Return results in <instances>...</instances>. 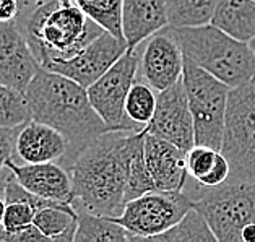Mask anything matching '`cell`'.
I'll return each mask as SVG.
<instances>
[{
	"label": "cell",
	"instance_id": "2e32d148",
	"mask_svg": "<svg viewBox=\"0 0 255 242\" xmlns=\"http://www.w3.org/2000/svg\"><path fill=\"white\" fill-rule=\"evenodd\" d=\"M68 151V141L57 128L29 119L21 123L15 138L13 161L47 163L60 161Z\"/></svg>",
	"mask_w": 255,
	"mask_h": 242
},
{
	"label": "cell",
	"instance_id": "d6986e66",
	"mask_svg": "<svg viewBox=\"0 0 255 242\" xmlns=\"http://www.w3.org/2000/svg\"><path fill=\"white\" fill-rule=\"evenodd\" d=\"M77 212V233L73 242H135L132 233L108 216L95 215L83 208Z\"/></svg>",
	"mask_w": 255,
	"mask_h": 242
},
{
	"label": "cell",
	"instance_id": "30bf717a",
	"mask_svg": "<svg viewBox=\"0 0 255 242\" xmlns=\"http://www.w3.org/2000/svg\"><path fill=\"white\" fill-rule=\"evenodd\" d=\"M145 132L171 141L184 151L195 145L194 119L182 77L169 88L156 93V108L151 121L145 125Z\"/></svg>",
	"mask_w": 255,
	"mask_h": 242
},
{
	"label": "cell",
	"instance_id": "8fae6325",
	"mask_svg": "<svg viewBox=\"0 0 255 242\" xmlns=\"http://www.w3.org/2000/svg\"><path fill=\"white\" fill-rule=\"evenodd\" d=\"M127 51L126 41L116 38L109 31H101L82 51L70 59L49 62L46 70L72 78L85 88L98 80L121 55Z\"/></svg>",
	"mask_w": 255,
	"mask_h": 242
},
{
	"label": "cell",
	"instance_id": "ffe728a7",
	"mask_svg": "<svg viewBox=\"0 0 255 242\" xmlns=\"http://www.w3.org/2000/svg\"><path fill=\"white\" fill-rule=\"evenodd\" d=\"M33 225L47 241L73 242L77 233V212L70 202L51 205L34 213Z\"/></svg>",
	"mask_w": 255,
	"mask_h": 242
},
{
	"label": "cell",
	"instance_id": "e0dca14e",
	"mask_svg": "<svg viewBox=\"0 0 255 242\" xmlns=\"http://www.w3.org/2000/svg\"><path fill=\"white\" fill-rule=\"evenodd\" d=\"M121 24L127 51H132L167 26L166 0H122Z\"/></svg>",
	"mask_w": 255,
	"mask_h": 242
},
{
	"label": "cell",
	"instance_id": "d4e9b609",
	"mask_svg": "<svg viewBox=\"0 0 255 242\" xmlns=\"http://www.w3.org/2000/svg\"><path fill=\"white\" fill-rule=\"evenodd\" d=\"M75 3L90 20L99 24L104 31H109L116 38L124 39L121 24L122 0H75Z\"/></svg>",
	"mask_w": 255,
	"mask_h": 242
},
{
	"label": "cell",
	"instance_id": "1f68e13d",
	"mask_svg": "<svg viewBox=\"0 0 255 242\" xmlns=\"http://www.w3.org/2000/svg\"><path fill=\"white\" fill-rule=\"evenodd\" d=\"M18 15L16 0H0V23L15 21Z\"/></svg>",
	"mask_w": 255,
	"mask_h": 242
},
{
	"label": "cell",
	"instance_id": "4316f807",
	"mask_svg": "<svg viewBox=\"0 0 255 242\" xmlns=\"http://www.w3.org/2000/svg\"><path fill=\"white\" fill-rule=\"evenodd\" d=\"M220 150L205 146V145H194L185 151V167H187L189 176L198 181L213 167L216 156Z\"/></svg>",
	"mask_w": 255,
	"mask_h": 242
},
{
	"label": "cell",
	"instance_id": "44dd1931",
	"mask_svg": "<svg viewBox=\"0 0 255 242\" xmlns=\"http://www.w3.org/2000/svg\"><path fill=\"white\" fill-rule=\"evenodd\" d=\"M143 138L145 128L133 130L128 136V164H127V185H126V203L128 200L140 197L146 192H151L154 182L151 179L145 161V150H143Z\"/></svg>",
	"mask_w": 255,
	"mask_h": 242
},
{
	"label": "cell",
	"instance_id": "f1b7e54d",
	"mask_svg": "<svg viewBox=\"0 0 255 242\" xmlns=\"http://www.w3.org/2000/svg\"><path fill=\"white\" fill-rule=\"evenodd\" d=\"M228 177H229V163H228V159L223 156V153L220 151L216 156L213 167H211L202 179H198L197 182L200 184L202 187L210 189V187H216V185L226 182Z\"/></svg>",
	"mask_w": 255,
	"mask_h": 242
},
{
	"label": "cell",
	"instance_id": "3957f363",
	"mask_svg": "<svg viewBox=\"0 0 255 242\" xmlns=\"http://www.w3.org/2000/svg\"><path fill=\"white\" fill-rule=\"evenodd\" d=\"M15 24L21 31L39 67L73 57L101 33L75 0H49Z\"/></svg>",
	"mask_w": 255,
	"mask_h": 242
},
{
	"label": "cell",
	"instance_id": "7402d4cb",
	"mask_svg": "<svg viewBox=\"0 0 255 242\" xmlns=\"http://www.w3.org/2000/svg\"><path fill=\"white\" fill-rule=\"evenodd\" d=\"M220 0H166L167 26H202L211 21Z\"/></svg>",
	"mask_w": 255,
	"mask_h": 242
},
{
	"label": "cell",
	"instance_id": "f546056e",
	"mask_svg": "<svg viewBox=\"0 0 255 242\" xmlns=\"http://www.w3.org/2000/svg\"><path fill=\"white\" fill-rule=\"evenodd\" d=\"M18 127H0V172L5 167L7 159L13 158V150H15V138L18 133Z\"/></svg>",
	"mask_w": 255,
	"mask_h": 242
},
{
	"label": "cell",
	"instance_id": "ba28073f",
	"mask_svg": "<svg viewBox=\"0 0 255 242\" xmlns=\"http://www.w3.org/2000/svg\"><path fill=\"white\" fill-rule=\"evenodd\" d=\"M194 208V200L182 190H151L128 200L121 216L113 218L135 241H150L153 236L167 231Z\"/></svg>",
	"mask_w": 255,
	"mask_h": 242
},
{
	"label": "cell",
	"instance_id": "5bb4252c",
	"mask_svg": "<svg viewBox=\"0 0 255 242\" xmlns=\"http://www.w3.org/2000/svg\"><path fill=\"white\" fill-rule=\"evenodd\" d=\"M5 166L11 171L16 182L34 195L49 200L70 202L72 177L67 167L57 161L47 163H16L7 159Z\"/></svg>",
	"mask_w": 255,
	"mask_h": 242
},
{
	"label": "cell",
	"instance_id": "d6a6232c",
	"mask_svg": "<svg viewBox=\"0 0 255 242\" xmlns=\"http://www.w3.org/2000/svg\"><path fill=\"white\" fill-rule=\"evenodd\" d=\"M18 2V15L16 18H21L24 15L31 13L33 10H36L38 7H41L42 3L49 2V0H16ZM15 18V20H16Z\"/></svg>",
	"mask_w": 255,
	"mask_h": 242
},
{
	"label": "cell",
	"instance_id": "603a6c76",
	"mask_svg": "<svg viewBox=\"0 0 255 242\" xmlns=\"http://www.w3.org/2000/svg\"><path fill=\"white\" fill-rule=\"evenodd\" d=\"M150 241L156 242H216L215 234L211 233L210 226L205 218L197 212L195 208H190L176 225L171 226L167 231L158 236H153Z\"/></svg>",
	"mask_w": 255,
	"mask_h": 242
},
{
	"label": "cell",
	"instance_id": "e575fe53",
	"mask_svg": "<svg viewBox=\"0 0 255 242\" xmlns=\"http://www.w3.org/2000/svg\"><path fill=\"white\" fill-rule=\"evenodd\" d=\"M5 197L0 195V226H2V221H3V213H5Z\"/></svg>",
	"mask_w": 255,
	"mask_h": 242
},
{
	"label": "cell",
	"instance_id": "ac0fdd59",
	"mask_svg": "<svg viewBox=\"0 0 255 242\" xmlns=\"http://www.w3.org/2000/svg\"><path fill=\"white\" fill-rule=\"evenodd\" d=\"M210 23L231 38L249 42L255 36V0H220Z\"/></svg>",
	"mask_w": 255,
	"mask_h": 242
},
{
	"label": "cell",
	"instance_id": "836d02e7",
	"mask_svg": "<svg viewBox=\"0 0 255 242\" xmlns=\"http://www.w3.org/2000/svg\"><path fill=\"white\" fill-rule=\"evenodd\" d=\"M242 242H255V223H249L241 231Z\"/></svg>",
	"mask_w": 255,
	"mask_h": 242
},
{
	"label": "cell",
	"instance_id": "52a82bcc",
	"mask_svg": "<svg viewBox=\"0 0 255 242\" xmlns=\"http://www.w3.org/2000/svg\"><path fill=\"white\" fill-rule=\"evenodd\" d=\"M218 242H241V231L255 223V182H223L203 189L194 202Z\"/></svg>",
	"mask_w": 255,
	"mask_h": 242
},
{
	"label": "cell",
	"instance_id": "277c9868",
	"mask_svg": "<svg viewBox=\"0 0 255 242\" xmlns=\"http://www.w3.org/2000/svg\"><path fill=\"white\" fill-rule=\"evenodd\" d=\"M184 57L207 70L229 88L251 82L255 75V55L247 42L231 38L211 23L202 26H167Z\"/></svg>",
	"mask_w": 255,
	"mask_h": 242
},
{
	"label": "cell",
	"instance_id": "4fadbf2b",
	"mask_svg": "<svg viewBox=\"0 0 255 242\" xmlns=\"http://www.w3.org/2000/svg\"><path fill=\"white\" fill-rule=\"evenodd\" d=\"M38 70L39 64L15 21L0 23V83L24 93Z\"/></svg>",
	"mask_w": 255,
	"mask_h": 242
},
{
	"label": "cell",
	"instance_id": "4dcf8cb0",
	"mask_svg": "<svg viewBox=\"0 0 255 242\" xmlns=\"http://www.w3.org/2000/svg\"><path fill=\"white\" fill-rule=\"evenodd\" d=\"M0 241L2 242H34V241H47V239L42 236V233L34 225H29L11 234L0 233Z\"/></svg>",
	"mask_w": 255,
	"mask_h": 242
},
{
	"label": "cell",
	"instance_id": "5b68a950",
	"mask_svg": "<svg viewBox=\"0 0 255 242\" xmlns=\"http://www.w3.org/2000/svg\"><path fill=\"white\" fill-rule=\"evenodd\" d=\"M220 151L229 182H255V90L251 82L229 90Z\"/></svg>",
	"mask_w": 255,
	"mask_h": 242
},
{
	"label": "cell",
	"instance_id": "7c38bea8",
	"mask_svg": "<svg viewBox=\"0 0 255 242\" xmlns=\"http://www.w3.org/2000/svg\"><path fill=\"white\" fill-rule=\"evenodd\" d=\"M136 78L151 86L154 91L169 88L182 77L184 54L169 28L159 29L141 42Z\"/></svg>",
	"mask_w": 255,
	"mask_h": 242
},
{
	"label": "cell",
	"instance_id": "6da1fadb",
	"mask_svg": "<svg viewBox=\"0 0 255 242\" xmlns=\"http://www.w3.org/2000/svg\"><path fill=\"white\" fill-rule=\"evenodd\" d=\"M133 130H108L93 138L68 172L72 177L73 208L117 218L126 207L128 136Z\"/></svg>",
	"mask_w": 255,
	"mask_h": 242
},
{
	"label": "cell",
	"instance_id": "484cf974",
	"mask_svg": "<svg viewBox=\"0 0 255 242\" xmlns=\"http://www.w3.org/2000/svg\"><path fill=\"white\" fill-rule=\"evenodd\" d=\"M29 119L24 93L0 83V127H18Z\"/></svg>",
	"mask_w": 255,
	"mask_h": 242
},
{
	"label": "cell",
	"instance_id": "8992f818",
	"mask_svg": "<svg viewBox=\"0 0 255 242\" xmlns=\"http://www.w3.org/2000/svg\"><path fill=\"white\" fill-rule=\"evenodd\" d=\"M182 83L194 119L195 145L220 150L229 86L184 57Z\"/></svg>",
	"mask_w": 255,
	"mask_h": 242
},
{
	"label": "cell",
	"instance_id": "83f0119b",
	"mask_svg": "<svg viewBox=\"0 0 255 242\" xmlns=\"http://www.w3.org/2000/svg\"><path fill=\"white\" fill-rule=\"evenodd\" d=\"M36 210L26 202H8L5 205L3 221L0 226V233L11 234L20 229L33 225Z\"/></svg>",
	"mask_w": 255,
	"mask_h": 242
},
{
	"label": "cell",
	"instance_id": "cb8c5ba5",
	"mask_svg": "<svg viewBox=\"0 0 255 242\" xmlns=\"http://www.w3.org/2000/svg\"><path fill=\"white\" fill-rule=\"evenodd\" d=\"M154 108H156V91L148 83L135 78L130 86L126 98V116L136 125L145 128V125L151 121Z\"/></svg>",
	"mask_w": 255,
	"mask_h": 242
},
{
	"label": "cell",
	"instance_id": "d590c367",
	"mask_svg": "<svg viewBox=\"0 0 255 242\" xmlns=\"http://www.w3.org/2000/svg\"><path fill=\"white\" fill-rule=\"evenodd\" d=\"M247 44H249V47H251V51H252V54L255 55V36H254V38H252L251 41H249V42H247Z\"/></svg>",
	"mask_w": 255,
	"mask_h": 242
},
{
	"label": "cell",
	"instance_id": "7a4b0ae2",
	"mask_svg": "<svg viewBox=\"0 0 255 242\" xmlns=\"http://www.w3.org/2000/svg\"><path fill=\"white\" fill-rule=\"evenodd\" d=\"M24 98L31 119L57 128L67 138L68 151L64 159L57 161L67 169L93 138L109 130L93 109L85 86L60 73L39 67Z\"/></svg>",
	"mask_w": 255,
	"mask_h": 242
},
{
	"label": "cell",
	"instance_id": "9c48e42d",
	"mask_svg": "<svg viewBox=\"0 0 255 242\" xmlns=\"http://www.w3.org/2000/svg\"><path fill=\"white\" fill-rule=\"evenodd\" d=\"M141 46L126 51L101 77L88 88V99L93 109L109 130H141L126 116V98L136 78Z\"/></svg>",
	"mask_w": 255,
	"mask_h": 242
},
{
	"label": "cell",
	"instance_id": "9a60e30c",
	"mask_svg": "<svg viewBox=\"0 0 255 242\" xmlns=\"http://www.w3.org/2000/svg\"><path fill=\"white\" fill-rule=\"evenodd\" d=\"M143 150L156 190H184L189 177L184 150L146 132L143 138Z\"/></svg>",
	"mask_w": 255,
	"mask_h": 242
},
{
	"label": "cell",
	"instance_id": "8d00e7d4",
	"mask_svg": "<svg viewBox=\"0 0 255 242\" xmlns=\"http://www.w3.org/2000/svg\"><path fill=\"white\" fill-rule=\"evenodd\" d=\"M251 83H252V86H254V90H255V75H254V78L251 80Z\"/></svg>",
	"mask_w": 255,
	"mask_h": 242
}]
</instances>
